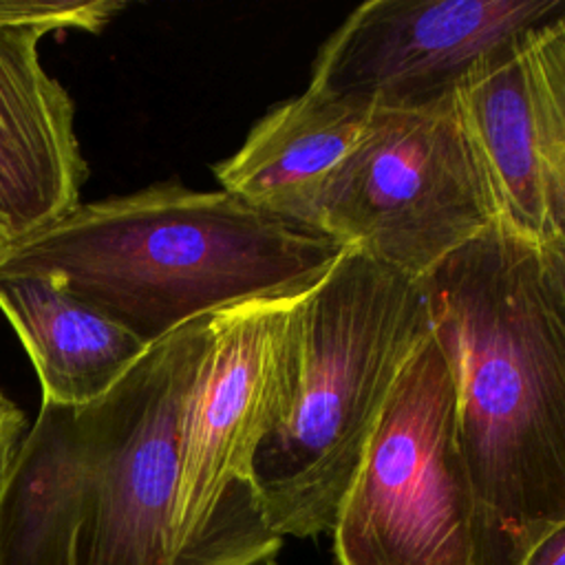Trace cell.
<instances>
[{"mask_svg":"<svg viewBox=\"0 0 565 565\" xmlns=\"http://www.w3.org/2000/svg\"><path fill=\"white\" fill-rule=\"evenodd\" d=\"M417 282L452 380L470 565H521L565 523V291L499 223Z\"/></svg>","mask_w":565,"mask_h":565,"instance_id":"cell-1","label":"cell"},{"mask_svg":"<svg viewBox=\"0 0 565 565\" xmlns=\"http://www.w3.org/2000/svg\"><path fill=\"white\" fill-rule=\"evenodd\" d=\"M347 247L227 190L179 181L79 203L0 254V274L53 280L146 347L254 298L313 287Z\"/></svg>","mask_w":565,"mask_h":565,"instance_id":"cell-2","label":"cell"},{"mask_svg":"<svg viewBox=\"0 0 565 565\" xmlns=\"http://www.w3.org/2000/svg\"><path fill=\"white\" fill-rule=\"evenodd\" d=\"M207 322L150 347L95 404L40 406L0 486V565H181V419Z\"/></svg>","mask_w":565,"mask_h":565,"instance_id":"cell-3","label":"cell"},{"mask_svg":"<svg viewBox=\"0 0 565 565\" xmlns=\"http://www.w3.org/2000/svg\"><path fill=\"white\" fill-rule=\"evenodd\" d=\"M428 335L419 282L364 252L347 247L307 291L296 399L252 468L271 532L333 534L393 388Z\"/></svg>","mask_w":565,"mask_h":565,"instance_id":"cell-4","label":"cell"},{"mask_svg":"<svg viewBox=\"0 0 565 565\" xmlns=\"http://www.w3.org/2000/svg\"><path fill=\"white\" fill-rule=\"evenodd\" d=\"M309 289L254 298L210 316L181 419L172 512L181 565H258L282 545L265 523L252 468L260 444L289 417L296 399Z\"/></svg>","mask_w":565,"mask_h":565,"instance_id":"cell-5","label":"cell"},{"mask_svg":"<svg viewBox=\"0 0 565 565\" xmlns=\"http://www.w3.org/2000/svg\"><path fill=\"white\" fill-rule=\"evenodd\" d=\"M494 223L497 207L452 93L375 110L320 207L322 232L411 280Z\"/></svg>","mask_w":565,"mask_h":565,"instance_id":"cell-6","label":"cell"},{"mask_svg":"<svg viewBox=\"0 0 565 565\" xmlns=\"http://www.w3.org/2000/svg\"><path fill=\"white\" fill-rule=\"evenodd\" d=\"M455 395L428 335L404 366L333 530L338 565H470Z\"/></svg>","mask_w":565,"mask_h":565,"instance_id":"cell-7","label":"cell"},{"mask_svg":"<svg viewBox=\"0 0 565 565\" xmlns=\"http://www.w3.org/2000/svg\"><path fill=\"white\" fill-rule=\"evenodd\" d=\"M563 11L565 0H371L324 40L307 88L373 110L424 106Z\"/></svg>","mask_w":565,"mask_h":565,"instance_id":"cell-8","label":"cell"},{"mask_svg":"<svg viewBox=\"0 0 565 565\" xmlns=\"http://www.w3.org/2000/svg\"><path fill=\"white\" fill-rule=\"evenodd\" d=\"M124 2L0 0V254L75 205L88 177L68 90L38 44L66 29L97 33Z\"/></svg>","mask_w":565,"mask_h":565,"instance_id":"cell-9","label":"cell"},{"mask_svg":"<svg viewBox=\"0 0 565 565\" xmlns=\"http://www.w3.org/2000/svg\"><path fill=\"white\" fill-rule=\"evenodd\" d=\"M375 110L311 88L269 108L214 166L221 190L280 218L320 227L322 196Z\"/></svg>","mask_w":565,"mask_h":565,"instance_id":"cell-10","label":"cell"},{"mask_svg":"<svg viewBox=\"0 0 565 565\" xmlns=\"http://www.w3.org/2000/svg\"><path fill=\"white\" fill-rule=\"evenodd\" d=\"M525 35L479 60L452 88L466 137L490 188L497 223L543 245L547 214Z\"/></svg>","mask_w":565,"mask_h":565,"instance_id":"cell-11","label":"cell"},{"mask_svg":"<svg viewBox=\"0 0 565 565\" xmlns=\"http://www.w3.org/2000/svg\"><path fill=\"white\" fill-rule=\"evenodd\" d=\"M0 311L40 377L42 404H95L150 349L44 276L0 274Z\"/></svg>","mask_w":565,"mask_h":565,"instance_id":"cell-12","label":"cell"},{"mask_svg":"<svg viewBox=\"0 0 565 565\" xmlns=\"http://www.w3.org/2000/svg\"><path fill=\"white\" fill-rule=\"evenodd\" d=\"M525 44L547 238L565 243V11L547 24L527 31Z\"/></svg>","mask_w":565,"mask_h":565,"instance_id":"cell-13","label":"cell"},{"mask_svg":"<svg viewBox=\"0 0 565 565\" xmlns=\"http://www.w3.org/2000/svg\"><path fill=\"white\" fill-rule=\"evenodd\" d=\"M24 411L0 391V486L13 461V455L26 433Z\"/></svg>","mask_w":565,"mask_h":565,"instance_id":"cell-14","label":"cell"},{"mask_svg":"<svg viewBox=\"0 0 565 565\" xmlns=\"http://www.w3.org/2000/svg\"><path fill=\"white\" fill-rule=\"evenodd\" d=\"M521 565H565V523L545 534Z\"/></svg>","mask_w":565,"mask_h":565,"instance_id":"cell-15","label":"cell"},{"mask_svg":"<svg viewBox=\"0 0 565 565\" xmlns=\"http://www.w3.org/2000/svg\"><path fill=\"white\" fill-rule=\"evenodd\" d=\"M541 249H543L556 280L561 282V287L565 291V243L558 241V238H545Z\"/></svg>","mask_w":565,"mask_h":565,"instance_id":"cell-16","label":"cell"},{"mask_svg":"<svg viewBox=\"0 0 565 565\" xmlns=\"http://www.w3.org/2000/svg\"><path fill=\"white\" fill-rule=\"evenodd\" d=\"M265 565H276V563H271V561H269V563H265Z\"/></svg>","mask_w":565,"mask_h":565,"instance_id":"cell-17","label":"cell"}]
</instances>
